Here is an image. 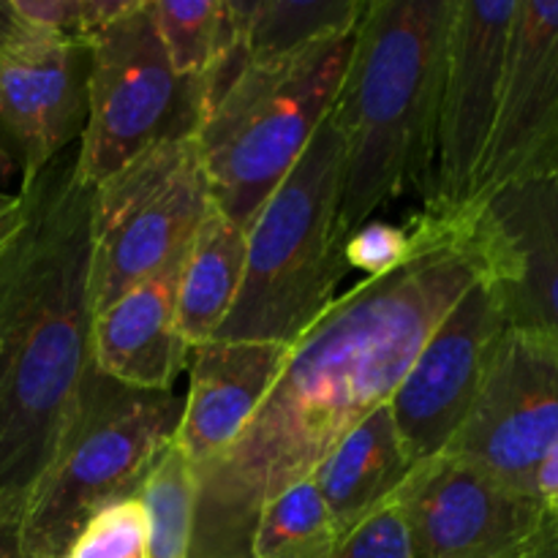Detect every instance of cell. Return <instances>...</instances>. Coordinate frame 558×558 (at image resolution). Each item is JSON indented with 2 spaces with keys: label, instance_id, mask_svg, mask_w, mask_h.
Masks as SVG:
<instances>
[{
  "label": "cell",
  "instance_id": "1",
  "mask_svg": "<svg viewBox=\"0 0 558 558\" xmlns=\"http://www.w3.org/2000/svg\"><path fill=\"white\" fill-rule=\"evenodd\" d=\"M412 227V259L336 298L294 343L248 428L196 474L189 558H251L262 510L311 480L349 430L390 403L430 332L490 272L472 207L420 213Z\"/></svg>",
  "mask_w": 558,
  "mask_h": 558
},
{
  "label": "cell",
  "instance_id": "2",
  "mask_svg": "<svg viewBox=\"0 0 558 558\" xmlns=\"http://www.w3.org/2000/svg\"><path fill=\"white\" fill-rule=\"evenodd\" d=\"M0 243V515L20 518L52 466L93 363V189L76 150L16 191Z\"/></svg>",
  "mask_w": 558,
  "mask_h": 558
},
{
  "label": "cell",
  "instance_id": "3",
  "mask_svg": "<svg viewBox=\"0 0 558 558\" xmlns=\"http://www.w3.org/2000/svg\"><path fill=\"white\" fill-rule=\"evenodd\" d=\"M452 14L456 0H365L330 109L349 232L407 194L428 205Z\"/></svg>",
  "mask_w": 558,
  "mask_h": 558
},
{
  "label": "cell",
  "instance_id": "4",
  "mask_svg": "<svg viewBox=\"0 0 558 558\" xmlns=\"http://www.w3.org/2000/svg\"><path fill=\"white\" fill-rule=\"evenodd\" d=\"M343 145L330 114L245 227L238 300L213 341L292 349L336 303L349 272L341 218Z\"/></svg>",
  "mask_w": 558,
  "mask_h": 558
},
{
  "label": "cell",
  "instance_id": "5",
  "mask_svg": "<svg viewBox=\"0 0 558 558\" xmlns=\"http://www.w3.org/2000/svg\"><path fill=\"white\" fill-rule=\"evenodd\" d=\"M354 33H330L281 58L248 60L213 98L196 134L218 213L248 227L336 104Z\"/></svg>",
  "mask_w": 558,
  "mask_h": 558
},
{
  "label": "cell",
  "instance_id": "6",
  "mask_svg": "<svg viewBox=\"0 0 558 558\" xmlns=\"http://www.w3.org/2000/svg\"><path fill=\"white\" fill-rule=\"evenodd\" d=\"M180 417L183 398L174 392L125 387L90 363L58 456L22 512L27 556L63 558L98 512L140 496Z\"/></svg>",
  "mask_w": 558,
  "mask_h": 558
},
{
  "label": "cell",
  "instance_id": "7",
  "mask_svg": "<svg viewBox=\"0 0 558 558\" xmlns=\"http://www.w3.org/2000/svg\"><path fill=\"white\" fill-rule=\"evenodd\" d=\"M87 49V123L76 145V174L90 189L147 147L199 134L210 87L174 71L147 0H131Z\"/></svg>",
  "mask_w": 558,
  "mask_h": 558
},
{
  "label": "cell",
  "instance_id": "8",
  "mask_svg": "<svg viewBox=\"0 0 558 558\" xmlns=\"http://www.w3.org/2000/svg\"><path fill=\"white\" fill-rule=\"evenodd\" d=\"M213 207L196 136L161 142L93 189V316L178 265Z\"/></svg>",
  "mask_w": 558,
  "mask_h": 558
},
{
  "label": "cell",
  "instance_id": "9",
  "mask_svg": "<svg viewBox=\"0 0 558 558\" xmlns=\"http://www.w3.org/2000/svg\"><path fill=\"white\" fill-rule=\"evenodd\" d=\"M518 0H456L450 27L434 189L423 213L452 216L472 205L496 125Z\"/></svg>",
  "mask_w": 558,
  "mask_h": 558
},
{
  "label": "cell",
  "instance_id": "10",
  "mask_svg": "<svg viewBox=\"0 0 558 558\" xmlns=\"http://www.w3.org/2000/svg\"><path fill=\"white\" fill-rule=\"evenodd\" d=\"M505 330L488 272L452 305L409 365L387 407L414 466L445 456L463 428Z\"/></svg>",
  "mask_w": 558,
  "mask_h": 558
},
{
  "label": "cell",
  "instance_id": "11",
  "mask_svg": "<svg viewBox=\"0 0 558 558\" xmlns=\"http://www.w3.org/2000/svg\"><path fill=\"white\" fill-rule=\"evenodd\" d=\"M556 439L558 347L507 327L483 390L445 456L532 496L534 472Z\"/></svg>",
  "mask_w": 558,
  "mask_h": 558
},
{
  "label": "cell",
  "instance_id": "12",
  "mask_svg": "<svg viewBox=\"0 0 558 558\" xmlns=\"http://www.w3.org/2000/svg\"><path fill=\"white\" fill-rule=\"evenodd\" d=\"M392 501L414 558H526L545 526L532 496L452 456L414 466Z\"/></svg>",
  "mask_w": 558,
  "mask_h": 558
},
{
  "label": "cell",
  "instance_id": "13",
  "mask_svg": "<svg viewBox=\"0 0 558 558\" xmlns=\"http://www.w3.org/2000/svg\"><path fill=\"white\" fill-rule=\"evenodd\" d=\"M87 44L16 20L0 41V147L31 183L80 145L87 123Z\"/></svg>",
  "mask_w": 558,
  "mask_h": 558
},
{
  "label": "cell",
  "instance_id": "14",
  "mask_svg": "<svg viewBox=\"0 0 558 558\" xmlns=\"http://www.w3.org/2000/svg\"><path fill=\"white\" fill-rule=\"evenodd\" d=\"M548 174H558V0H518L499 112L472 205Z\"/></svg>",
  "mask_w": 558,
  "mask_h": 558
},
{
  "label": "cell",
  "instance_id": "15",
  "mask_svg": "<svg viewBox=\"0 0 558 558\" xmlns=\"http://www.w3.org/2000/svg\"><path fill=\"white\" fill-rule=\"evenodd\" d=\"M472 210L507 327L558 347V174L505 185Z\"/></svg>",
  "mask_w": 558,
  "mask_h": 558
},
{
  "label": "cell",
  "instance_id": "16",
  "mask_svg": "<svg viewBox=\"0 0 558 558\" xmlns=\"http://www.w3.org/2000/svg\"><path fill=\"white\" fill-rule=\"evenodd\" d=\"M289 347L207 341L191 349L189 396L172 445L202 474L248 428L251 417L276 385Z\"/></svg>",
  "mask_w": 558,
  "mask_h": 558
},
{
  "label": "cell",
  "instance_id": "17",
  "mask_svg": "<svg viewBox=\"0 0 558 558\" xmlns=\"http://www.w3.org/2000/svg\"><path fill=\"white\" fill-rule=\"evenodd\" d=\"M180 265L183 259L93 316V365L104 376L136 390H174L191 354L178 327Z\"/></svg>",
  "mask_w": 558,
  "mask_h": 558
},
{
  "label": "cell",
  "instance_id": "18",
  "mask_svg": "<svg viewBox=\"0 0 558 558\" xmlns=\"http://www.w3.org/2000/svg\"><path fill=\"white\" fill-rule=\"evenodd\" d=\"M412 472L414 463L403 450L390 407L385 403L332 447L311 480L343 539L392 501Z\"/></svg>",
  "mask_w": 558,
  "mask_h": 558
},
{
  "label": "cell",
  "instance_id": "19",
  "mask_svg": "<svg viewBox=\"0 0 558 558\" xmlns=\"http://www.w3.org/2000/svg\"><path fill=\"white\" fill-rule=\"evenodd\" d=\"M245 272V229L210 207L183 256L178 327L191 349L213 341L227 322Z\"/></svg>",
  "mask_w": 558,
  "mask_h": 558
},
{
  "label": "cell",
  "instance_id": "20",
  "mask_svg": "<svg viewBox=\"0 0 558 558\" xmlns=\"http://www.w3.org/2000/svg\"><path fill=\"white\" fill-rule=\"evenodd\" d=\"M240 58L267 60L303 49L360 22L365 0H232Z\"/></svg>",
  "mask_w": 558,
  "mask_h": 558
},
{
  "label": "cell",
  "instance_id": "21",
  "mask_svg": "<svg viewBox=\"0 0 558 558\" xmlns=\"http://www.w3.org/2000/svg\"><path fill=\"white\" fill-rule=\"evenodd\" d=\"M338 537L314 480L292 485L262 510L251 558H332Z\"/></svg>",
  "mask_w": 558,
  "mask_h": 558
},
{
  "label": "cell",
  "instance_id": "22",
  "mask_svg": "<svg viewBox=\"0 0 558 558\" xmlns=\"http://www.w3.org/2000/svg\"><path fill=\"white\" fill-rule=\"evenodd\" d=\"M196 483L174 445L158 458L140 490L147 512V558H189Z\"/></svg>",
  "mask_w": 558,
  "mask_h": 558
},
{
  "label": "cell",
  "instance_id": "23",
  "mask_svg": "<svg viewBox=\"0 0 558 558\" xmlns=\"http://www.w3.org/2000/svg\"><path fill=\"white\" fill-rule=\"evenodd\" d=\"M63 558H147V512L140 496L98 512Z\"/></svg>",
  "mask_w": 558,
  "mask_h": 558
},
{
  "label": "cell",
  "instance_id": "24",
  "mask_svg": "<svg viewBox=\"0 0 558 558\" xmlns=\"http://www.w3.org/2000/svg\"><path fill=\"white\" fill-rule=\"evenodd\" d=\"M131 0H11L16 20L63 38L87 44L107 22L123 14Z\"/></svg>",
  "mask_w": 558,
  "mask_h": 558
},
{
  "label": "cell",
  "instance_id": "25",
  "mask_svg": "<svg viewBox=\"0 0 558 558\" xmlns=\"http://www.w3.org/2000/svg\"><path fill=\"white\" fill-rule=\"evenodd\" d=\"M414 248H417L414 227H396V223L371 218L349 232L343 254H347L349 270H363L365 278H381L407 265Z\"/></svg>",
  "mask_w": 558,
  "mask_h": 558
},
{
  "label": "cell",
  "instance_id": "26",
  "mask_svg": "<svg viewBox=\"0 0 558 558\" xmlns=\"http://www.w3.org/2000/svg\"><path fill=\"white\" fill-rule=\"evenodd\" d=\"M332 558H414L396 501H387L368 521L338 543Z\"/></svg>",
  "mask_w": 558,
  "mask_h": 558
},
{
  "label": "cell",
  "instance_id": "27",
  "mask_svg": "<svg viewBox=\"0 0 558 558\" xmlns=\"http://www.w3.org/2000/svg\"><path fill=\"white\" fill-rule=\"evenodd\" d=\"M532 496L545 512V521L558 518V439L548 447L532 480Z\"/></svg>",
  "mask_w": 558,
  "mask_h": 558
},
{
  "label": "cell",
  "instance_id": "28",
  "mask_svg": "<svg viewBox=\"0 0 558 558\" xmlns=\"http://www.w3.org/2000/svg\"><path fill=\"white\" fill-rule=\"evenodd\" d=\"M20 518L0 515V558H31L22 545Z\"/></svg>",
  "mask_w": 558,
  "mask_h": 558
},
{
  "label": "cell",
  "instance_id": "29",
  "mask_svg": "<svg viewBox=\"0 0 558 558\" xmlns=\"http://www.w3.org/2000/svg\"><path fill=\"white\" fill-rule=\"evenodd\" d=\"M529 558H558V534L545 523L543 532H539L537 543L529 550Z\"/></svg>",
  "mask_w": 558,
  "mask_h": 558
},
{
  "label": "cell",
  "instance_id": "30",
  "mask_svg": "<svg viewBox=\"0 0 558 558\" xmlns=\"http://www.w3.org/2000/svg\"><path fill=\"white\" fill-rule=\"evenodd\" d=\"M16 172H20V169H16V163L11 161L9 153L0 147V194H5V185H11V180H14Z\"/></svg>",
  "mask_w": 558,
  "mask_h": 558
},
{
  "label": "cell",
  "instance_id": "31",
  "mask_svg": "<svg viewBox=\"0 0 558 558\" xmlns=\"http://www.w3.org/2000/svg\"><path fill=\"white\" fill-rule=\"evenodd\" d=\"M16 216H20V199H16V196H14V202H11L9 210L0 213V243H3L5 234H9L11 227H14V223H16Z\"/></svg>",
  "mask_w": 558,
  "mask_h": 558
},
{
  "label": "cell",
  "instance_id": "32",
  "mask_svg": "<svg viewBox=\"0 0 558 558\" xmlns=\"http://www.w3.org/2000/svg\"><path fill=\"white\" fill-rule=\"evenodd\" d=\"M14 22H16V16H14V9H11V0H0V41L9 36V31L14 27Z\"/></svg>",
  "mask_w": 558,
  "mask_h": 558
},
{
  "label": "cell",
  "instance_id": "33",
  "mask_svg": "<svg viewBox=\"0 0 558 558\" xmlns=\"http://www.w3.org/2000/svg\"><path fill=\"white\" fill-rule=\"evenodd\" d=\"M14 196H16V194H0V213L9 210L11 202H14Z\"/></svg>",
  "mask_w": 558,
  "mask_h": 558
},
{
  "label": "cell",
  "instance_id": "34",
  "mask_svg": "<svg viewBox=\"0 0 558 558\" xmlns=\"http://www.w3.org/2000/svg\"><path fill=\"white\" fill-rule=\"evenodd\" d=\"M545 523H548V526H550V529H554V532L558 534V518H556V521H545Z\"/></svg>",
  "mask_w": 558,
  "mask_h": 558
},
{
  "label": "cell",
  "instance_id": "35",
  "mask_svg": "<svg viewBox=\"0 0 558 558\" xmlns=\"http://www.w3.org/2000/svg\"><path fill=\"white\" fill-rule=\"evenodd\" d=\"M526 558H529V556H526Z\"/></svg>",
  "mask_w": 558,
  "mask_h": 558
}]
</instances>
